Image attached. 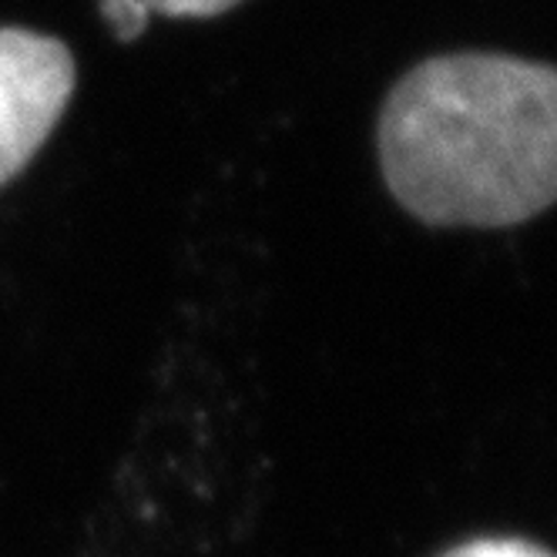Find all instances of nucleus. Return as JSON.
Segmentation results:
<instances>
[{"label": "nucleus", "mask_w": 557, "mask_h": 557, "mask_svg": "<svg viewBox=\"0 0 557 557\" xmlns=\"http://www.w3.org/2000/svg\"><path fill=\"white\" fill-rule=\"evenodd\" d=\"M74 58L24 27H0V185L27 169L74 95Z\"/></svg>", "instance_id": "obj_2"}, {"label": "nucleus", "mask_w": 557, "mask_h": 557, "mask_svg": "<svg viewBox=\"0 0 557 557\" xmlns=\"http://www.w3.org/2000/svg\"><path fill=\"white\" fill-rule=\"evenodd\" d=\"M141 4L162 17H215L243 4V0H141Z\"/></svg>", "instance_id": "obj_5"}, {"label": "nucleus", "mask_w": 557, "mask_h": 557, "mask_svg": "<svg viewBox=\"0 0 557 557\" xmlns=\"http://www.w3.org/2000/svg\"><path fill=\"white\" fill-rule=\"evenodd\" d=\"M376 145L393 198L420 222H528L557 191V74L510 54L430 58L386 95Z\"/></svg>", "instance_id": "obj_1"}, {"label": "nucleus", "mask_w": 557, "mask_h": 557, "mask_svg": "<svg viewBox=\"0 0 557 557\" xmlns=\"http://www.w3.org/2000/svg\"><path fill=\"white\" fill-rule=\"evenodd\" d=\"M444 557H550V550L517 537H481L447 550Z\"/></svg>", "instance_id": "obj_3"}, {"label": "nucleus", "mask_w": 557, "mask_h": 557, "mask_svg": "<svg viewBox=\"0 0 557 557\" xmlns=\"http://www.w3.org/2000/svg\"><path fill=\"white\" fill-rule=\"evenodd\" d=\"M101 14L111 24L117 41H138L141 30L148 27L151 11L141 0H101Z\"/></svg>", "instance_id": "obj_4"}]
</instances>
